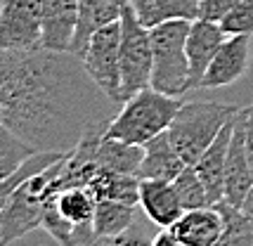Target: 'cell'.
Returning <instances> with one entry per match:
<instances>
[{
  "label": "cell",
  "instance_id": "obj_14",
  "mask_svg": "<svg viewBox=\"0 0 253 246\" xmlns=\"http://www.w3.org/2000/svg\"><path fill=\"white\" fill-rule=\"evenodd\" d=\"M140 208L161 230L173 227L185 213L175 185L168 180H142L140 182Z\"/></svg>",
  "mask_w": 253,
  "mask_h": 246
},
{
  "label": "cell",
  "instance_id": "obj_1",
  "mask_svg": "<svg viewBox=\"0 0 253 246\" xmlns=\"http://www.w3.org/2000/svg\"><path fill=\"white\" fill-rule=\"evenodd\" d=\"M74 59L38 50H0V123L38 152H71L88 119Z\"/></svg>",
  "mask_w": 253,
  "mask_h": 246
},
{
  "label": "cell",
  "instance_id": "obj_34",
  "mask_svg": "<svg viewBox=\"0 0 253 246\" xmlns=\"http://www.w3.org/2000/svg\"><path fill=\"white\" fill-rule=\"evenodd\" d=\"M0 125H2V123H0Z\"/></svg>",
  "mask_w": 253,
  "mask_h": 246
},
{
  "label": "cell",
  "instance_id": "obj_15",
  "mask_svg": "<svg viewBox=\"0 0 253 246\" xmlns=\"http://www.w3.org/2000/svg\"><path fill=\"white\" fill-rule=\"evenodd\" d=\"M232 130H234V119L218 133V137L213 140V145L194 164V170L199 173V178H201L204 187L209 192L211 206L225 202V164H227V149H230Z\"/></svg>",
  "mask_w": 253,
  "mask_h": 246
},
{
  "label": "cell",
  "instance_id": "obj_11",
  "mask_svg": "<svg viewBox=\"0 0 253 246\" xmlns=\"http://www.w3.org/2000/svg\"><path fill=\"white\" fill-rule=\"evenodd\" d=\"M251 64V36H227L220 45L218 55L213 57L206 76L201 81V88H225L246 76Z\"/></svg>",
  "mask_w": 253,
  "mask_h": 246
},
{
  "label": "cell",
  "instance_id": "obj_24",
  "mask_svg": "<svg viewBox=\"0 0 253 246\" xmlns=\"http://www.w3.org/2000/svg\"><path fill=\"white\" fill-rule=\"evenodd\" d=\"M36 152L38 149L31 147L26 140L14 135L10 128L0 125V182L10 178L14 170H19L24 161H29Z\"/></svg>",
  "mask_w": 253,
  "mask_h": 246
},
{
  "label": "cell",
  "instance_id": "obj_17",
  "mask_svg": "<svg viewBox=\"0 0 253 246\" xmlns=\"http://www.w3.org/2000/svg\"><path fill=\"white\" fill-rule=\"evenodd\" d=\"M185 161L182 157L175 152V147L170 142V135L168 130L161 135H156L154 140H149L144 145V159L142 166H140V173L137 178L140 180H173L185 170Z\"/></svg>",
  "mask_w": 253,
  "mask_h": 246
},
{
  "label": "cell",
  "instance_id": "obj_22",
  "mask_svg": "<svg viewBox=\"0 0 253 246\" xmlns=\"http://www.w3.org/2000/svg\"><path fill=\"white\" fill-rule=\"evenodd\" d=\"M55 206L69 223L78 227H95L97 199L90 187H66L55 194Z\"/></svg>",
  "mask_w": 253,
  "mask_h": 246
},
{
  "label": "cell",
  "instance_id": "obj_19",
  "mask_svg": "<svg viewBox=\"0 0 253 246\" xmlns=\"http://www.w3.org/2000/svg\"><path fill=\"white\" fill-rule=\"evenodd\" d=\"M140 182L142 180L137 175H128V173H114V170H99L92 178L88 187L95 194L97 202H123L140 206Z\"/></svg>",
  "mask_w": 253,
  "mask_h": 246
},
{
  "label": "cell",
  "instance_id": "obj_32",
  "mask_svg": "<svg viewBox=\"0 0 253 246\" xmlns=\"http://www.w3.org/2000/svg\"><path fill=\"white\" fill-rule=\"evenodd\" d=\"M213 246H234V242L230 239V235H225V232H222V237H220V239H218V242H215Z\"/></svg>",
  "mask_w": 253,
  "mask_h": 246
},
{
  "label": "cell",
  "instance_id": "obj_27",
  "mask_svg": "<svg viewBox=\"0 0 253 246\" xmlns=\"http://www.w3.org/2000/svg\"><path fill=\"white\" fill-rule=\"evenodd\" d=\"M90 246H152V239L142 232L137 225H132L130 230H126L123 235L116 237H97Z\"/></svg>",
  "mask_w": 253,
  "mask_h": 246
},
{
  "label": "cell",
  "instance_id": "obj_6",
  "mask_svg": "<svg viewBox=\"0 0 253 246\" xmlns=\"http://www.w3.org/2000/svg\"><path fill=\"white\" fill-rule=\"evenodd\" d=\"M92 85L114 104H123L121 81V22L99 29L90 38L83 57L78 59Z\"/></svg>",
  "mask_w": 253,
  "mask_h": 246
},
{
  "label": "cell",
  "instance_id": "obj_29",
  "mask_svg": "<svg viewBox=\"0 0 253 246\" xmlns=\"http://www.w3.org/2000/svg\"><path fill=\"white\" fill-rule=\"evenodd\" d=\"M152 246H182V242L175 237V232L170 227L161 230L156 237H152Z\"/></svg>",
  "mask_w": 253,
  "mask_h": 246
},
{
  "label": "cell",
  "instance_id": "obj_2",
  "mask_svg": "<svg viewBox=\"0 0 253 246\" xmlns=\"http://www.w3.org/2000/svg\"><path fill=\"white\" fill-rule=\"evenodd\" d=\"M185 102L180 97L164 95L154 88H144L130 100L123 102L121 112L109 121L107 137L121 140L128 145L144 147L156 135L166 133Z\"/></svg>",
  "mask_w": 253,
  "mask_h": 246
},
{
  "label": "cell",
  "instance_id": "obj_8",
  "mask_svg": "<svg viewBox=\"0 0 253 246\" xmlns=\"http://www.w3.org/2000/svg\"><path fill=\"white\" fill-rule=\"evenodd\" d=\"M41 38V0H2L0 50H38Z\"/></svg>",
  "mask_w": 253,
  "mask_h": 246
},
{
  "label": "cell",
  "instance_id": "obj_23",
  "mask_svg": "<svg viewBox=\"0 0 253 246\" xmlns=\"http://www.w3.org/2000/svg\"><path fill=\"white\" fill-rule=\"evenodd\" d=\"M135 208L132 204L123 202H97L95 211V235L97 237H116L123 235L135 225Z\"/></svg>",
  "mask_w": 253,
  "mask_h": 246
},
{
  "label": "cell",
  "instance_id": "obj_30",
  "mask_svg": "<svg viewBox=\"0 0 253 246\" xmlns=\"http://www.w3.org/2000/svg\"><path fill=\"white\" fill-rule=\"evenodd\" d=\"M246 152H249V161H251L253 170V102L246 107Z\"/></svg>",
  "mask_w": 253,
  "mask_h": 246
},
{
  "label": "cell",
  "instance_id": "obj_12",
  "mask_svg": "<svg viewBox=\"0 0 253 246\" xmlns=\"http://www.w3.org/2000/svg\"><path fill=\"white\" fill-rule=\"evenodd\" d=\"M227 41V34L222 31L218 22L209 19H194L187 36V59H189V90L201 88V81L209 71L213 57L218 55L220 45Z\"/></svg>",
  "mask_w": 253,
  "mask_h": 246
},
{
  "label": "cell",
  "instance_id": "obj_20",
  "mask_svg": "<svg viewBox=\"0 0 253 246\" xmlns=\"http://www.w3.org/2000/svg\"><path fill=\"white\" fill-rule=\"evenodd\" d=\"M144 159V147L128 145L121 140L107 137L102 140L97 149V164L99 170H114V173H128V175H137L140 166Z\"/></svg>",
  "mask_w": 253,
  "mask_h": 246
},
{
  "label": "cell",
  "instance_id": "obj_13",
  "mask_svg": "<svg viewBox=\"0 0 253 246\" xmlns=\"http://www.w3.org/2000/svg\"><path fill=\"white\" fill-rule=\"evenodd\" d=\"M123 7H126V0H78V26L71 43V55L81 59L90 38L99 29L121 22Z\"/></svg>",
  "mask_w": 253,
  "mask_h": 246
},
{
  "label": "cell",
  "instance_id": "obj_28",
  "mask_svg": "<svg viewBox=\"0 0 253 246\" xmlns=\"http://www.w3.org/2000/svg\"><path fill=\"white\" fill-rule=\"evenodd\" d=\"M239 2H244V0H201V5H199V17H201V19H209V22L220 24Z\"/></svg>",
  "mask_w": 253,
  "mask_h": 246
},
{
  "label": "cell",
  "instance_id": "obj_25",
  "mask_svg": "<svg viewBox=\"0 0 253 246\" xmlns=\"http://www.w3.org/2000/svg\"><path fill=\"white\" fill-rule=\"evenodd\" d=\"M177 190V197L182 202V208L185 211H194V208H204V206H211L209 202V192L204 187V182L199 178V173L194 170V166H185V170L173 180Z\"/></svg>",
  "mask_w": 253,
  "mask_h": 246
},
{
  "label": "cell",
  "instance_id": "obj_18",
  "mask_svg": "<svg viewBox=\"0 0 253 246\" xmlns=\"http://www.w3.org/2000/svg\"><path fill=\"white\" fill-rule=\"evenodd\" d=\"M128 2L140 24L147 29H156L175 19L194 22L199 19V5H201V0H128Z\"/></svg>",
  "mask_w": 253,
  "mask_h": 246
},
{
  "label": "cell",
  "instance_id": "obj_5",
  "mask_svg": "<svg viewBox=\"0 0 253 246\" xmlns=\"http://www.w3.org/2000/svg\"><path fill=\"white\" fill-rule=\"evenodd\" d=\"M192 22L175 19L156 29H149L152 36V88L180 97L189 90V59H187V36Z\"/></svg>",
  "mask_w": 253,
  "mask_h": 246
},
{
  "label": "cell",
  "instance_id": "obj_3",
  "mask_svg": "<svg viewBox=\"0 0 253 246\" xmlns=\"http://www.w3.org/2000/svg\"><path fill=\"white\" fill-rule=\"evenodd\" d=\"M64 161L66 157L57 161L55 166L45 168L29 180H24L14 190V194L10 197V202L0 215V246L12 244L43 225V213L47 202L57 192H62L57 185V178L64 168Z\"/></svg>",
  "mask_w": 253,
  "mask_h": 246
},
{
  "label": "cell",
  "instance_id": "obj_31",
  "mask_svg": "<svg viewBox=\"0 0 253 246\" xmlns=\"http://www.w3.org/2000/svg\"><path fill=\"white\" fill-rule=\"evenodd\" d=\"M242 213H244V218L249 220V225H251V230H253V190L249 192V197L244 199V204H242Z\"/></svg>",
  "mask_w": 253,
  "mask_h": 246
},
{
  "label": "cell",
  "instance_id": "obj_26",
  "mask_svg": "<svg viewBox=\"0 0 253 246\" xmlns=\"http://www.w3.org/2000/svg\"><path fill=\"white\" fill-rule=\"evenodd\" d=\"M227 36H253V0H244L220 22Z\"/></svg>",
  "mask_w": 253,
  "mask_h": 246
},
{
  "label": "cell",
  "instance_id": "obj_10",
  "mask_svg": "<svg viewBox=\"0 0 253 246\" xmlns=\"http://www.w3.org/2000/svg\"><path fill=\"white\" fill-rule=\"evenodd\" d=\"M78 26V0H41V47L57 55H71Z\"/></svg>",
  "mask_w": 253,
  "mask_h": 246
},
{
  "label": "cell",
  "instance_id": "obj_33",
  "mask_svg": "<svg viewBox=\"0 0 253 246\" xmlns=\"http://www.w3.org/2000/svg\"><path fill=\"white\" fill-rule=\"evenodd\" d=\"M0 7H2V0H0Z\"/></svg>",
  "mask_w": 253,
  "mask_h": 246
},
{
  "label": "cell",
  "instance_id": "obj_7",
  "mask_svg": "<svg viewBox=\"0 0 253 246\" xmlns=\"http://www.w3.org/2000/svg\"><path fill=\"white\" fill-rule=\"evenodd\" d=\"M152 36L140 24L130 2L126 0L121 14V81L123 102L130 100L140 90L152 88Z\"/></svg>",
  "mask_w": 253,
  "mask_h": 246
},
{
  "label": "cell",
  "instance_id": "obj_16",
  "mask_svg": "<svg viewBox=\"0 0 253 246\" xmlns=\"http://www.w3.org/2000/svg\"><path fill=\"white\" fill-rule=\"evenodd\" d=\"M170 230L182 246H213L225 232V218L218 206H204L185 211Z\"/></svg>",
  "mask_w": 253,
  "mask_h": 246
},
{
  "label": "cell",
  "instance_id": "obj_9",
  "mask_svg": "<svg viewBox=\"0 0 253 246\" xmlns=\"http://www.w3.org/2000/svg\"><path fill=\"white\" fill-rule=\"evenodd\" d=\"M253 190V170L246 152V107L234 114V130H232L227 164H225V204L242 208L244 199Z\"/></svg>",
  "mask_w": 253,
  "mask_h": 246
},
{
  "label": "cell",
  "instance_id": "obj_21",
  "mask_svg": "<svg viewBox=\"0 0 253 246\" xmlns=\"http://www.w3.org/2000/svg\"><path fill=\"white\" fill-rule=\"evenodd\" d=\"M43 227L47 235L55 239L59 246H90L97 235H95V227H78V225L69 223L64 215L59 213V208L55 206V197L47 202L43 213Z\"/></svg>",
  "mask_w": 253,
  "mask_h": 246
},
{
  "label": "cell",
  "instance_id": "obj_4",
  "mask_svg": "<svg viewBox=\"0 0 253 246\" xmlns=\"http://www.w3.org/2000/svg\"><path fill=\"white\" fill-rule=\"evenodd\" d=\"M237 112L239 107L222 102H185L168 128L170 142L182 161L194 166Z\"/></svg>",
  "mask_w": 253,
  "mask_h": 246
}]
</instances>
